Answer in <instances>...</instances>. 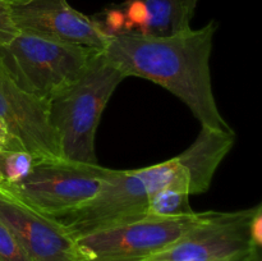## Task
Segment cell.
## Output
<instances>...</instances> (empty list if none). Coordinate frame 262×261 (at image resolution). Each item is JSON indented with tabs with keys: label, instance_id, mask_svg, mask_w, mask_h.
I'll return each mask as SVG.
<instances>
[{
	"label": "cell",
	"instance_id": "8",
	"mask_svg": "<svg viewBox=\"0 0 262 261\" xmlns=\"http://www.w3.org/2000/svg\"><path fill=\"white\" fill-rule=\"evenodd\" d=\"M18 32L102 51L112 36L97 19L74 9L68 0H7Z\"/></svg>",
	"mask_w": 262,
	"mask_h": 261
},
{
	"label": "cell",
	"instance_id": "4",
	"mask_svg": "<svg viewBox=\"0 0 262 261\" xmlns=\"http://www.w3.org/2000/svg\"><path fill=\"white\" fill-rule=\"evenodd\" d=\"M99 50L18 32L0 46V61L23 91L50 102L86 71Z\"/></svg>",
	"mask_w": 262,
	"mask_h": 261
},
{
	"label": "cell",
	"instance_id": "3",
	"mask_svg": "<svg viewBox=\"0 0 262 261\" xmlns=\"http://www.w3.org/2000/svg\"><path fill=\"white\" fill-rule=\"evenodd\" d=\"M124 79L104 51H96L83 74L49 102L64 159L99 164L95 150L97 127L110 97Z\"/></svg>",
	"mask_w": 262,
	"mask_h": 261
},
{
	"label": "cell",
	"instance_id": "7",
	"mask_svg": "<svg viewBox=\"0 0 262 261\" xmlns=\"http://www.w3.org/2000/svg\"><path fill=\"white\" fill-rule=\"evenodd\" d=\"M253 211H214L204 224L141 261H260L248 234Z\"/></svg>",
	"mask_w": 262,
	"mask_h": 261
},
{
	"label": "cell",
	"instance_id": "15",
	"mask_svg": "<svg viewBox=\"0 0 262 261\" xmlns=\"http://www.w3.org/2000/svg\"><path fill=\"white\" fill-rule=\"evenodd\" d=\"M18 33L10 18L7 0H0V46L9 42Z\"/></svg>",
	"mask_w": 262,
	"mask_h": 261
},
{
	"label": "cell",
	"instance_id": "6",
	"mask_svg": "<svg viewBox=\"0 0 262 261\" xmlns=\"http://www.w3.org/2000/svg\"><path fill=\"white\" fill-rule=\"evenodd\" d=\"M214 211L176 217H145L74 238L83 261H141L169 247L211 217Z\"/></svg>",
	"mask_w": 262,
	"mask_h": 261
},
{
	"label": "cell",
	"instance_id": "2",
	"mask_svg": "<svg viewBox=\"0 0 262 261\" xmlns=\"http://www.w3.org/2000/svg\"><path fill=\"white\" fill-rule=\"evenodd\" d=\"M177 184L188 187L186 171L176 158L136 170L113 169L91 200L50 219L74 240L145 219L151 194Z\"/></svg>",
	"mask_w": 262,
	"mask_h": 261
},
{
	"label": "cell",
	"instance_id": "9",
	"mask_svg": "<svg viewBox=\"0 0 262 261\" xmlns=\"http://www.w3.org/2000/svg\"><path fill=\"white\" fill-rule=\"evenodd\" d=\"M0 119L37 160L63 158L49 102L20 90L0 61Z\"/></svg>",
	"mask_w": 262,
	"mask_h": 261
},
{
	"label": "cell",
	"instance_id": "10",
	"mask_svg": "<svg viewBox=\"0 0 262 261\" xmlns=\"http://www.w3.org/2000/svg\"><path fill=\"white\" fill-rule=\"evenodd\" d=\"M0 220L32 261H83L74 240L50 217L0 193Z\"/></svg>",
	"mask_w": 262,
	"mask_h": 261
},
{
	"label": "cell",
	"instance_id": "12",
	"mask_svg": "<svg viewBox=\"0 0 262 261\" xmlns=\"http://www.w3.org/2000/svg\"><path fill=\"white\" fill-rule=\"evenodd\" d=\"M187 186L177 184L161 188L151 194L146 217H176L193 214Z\"/></svg>",
	"mask_w": 262,
	"mask_h": 261
},
{
	"label": "cell",
	"instance_id": "13",
	"mask_svg": "<svg viewBox=\"0 0 262 261\" xmlns=\"http://www.w3.org/2000/svg\"><path fill=\"white\" fill-rule=\"evenodd\" d=\"M36 161L37 159L27 150L0 151V187L19 183L32 171Z\"/></svg>",
	"mask_w": 262,
	"mask_h": 261
},
{
	"label": "cell",
	"instance_id": "17",
	"mask_svg": "<svg viewBox=\"0 0 262 261\" xmlns=\"http://www.w3.org/2000/svg\"><path fill=\"white\" fill-rule=\"evenodd\" d=\"M25 150L22 143L9 132L7 124L0 119V151Z\"/></svg>",
	"mask_w": 262,
	"mask_h": 261
},
{
	"label": "cell",
	"instance_id": "19",
	"mask_svg": "<svg viewBox=\"0 0 262 261\" xmlns=\"http://www.w3.org/2000/svg\"><path fill=\"white\" fill-rule=\"evenodd\" d=\"M0 184H2V176H0Z\"/></svg>",
	"mask_w": 262,
	"mask_h": 261
},
{
	"label": "cell",
	"instance_id": "14",
	"mask_svg": "<svg viewBox=\"0 0 262 261\" xmlns=\"http://www.w3.org/2000/svg\"><path fill=\"white\" fill-rule=\"evenodd\" d=\"M0 261H32L18 238L0 220Z\"/></svg>",
	"mask_w": 262,
	"mask_h": 261
},
{
	"label": "cell",
	"instance_id": "16",
	"mask_svg": "<svg viewBox=\"0 0 262 261\" xmlns=\"http://www.w3.org/2000/svg\"><path fill=\"white\" fill-rule=\"evenodd\" d=\"M248 234H250L251 243L255 247V250L260 252L262 246V204L255 206V211H253L250 227H248Z\"/></svg>",
	"mask_w": 262,
	"mask_h": 261
},
{
	"label": "cell",
	"instance_id": "5",
	"mask_svg": "<svg viewBox=\"0 0 262 261\" xmlns=\"http://www.w3.org/2000/svg\"><path fill=\"white\" fill-rule=\"evenodd\" d=\"M113 169L68 159L36 161L19 183L2 186L0 193L48 217L79 207L91 200Z\"/></svg>",
	"mask_w": 262,
	"mask_h": 261
},
{
	"label": "cell",
	"instance_id": "18",
	"mask_svg": "<svg viewBox=\"0 0 262 261\" xmlns=\"http://www.w3.org/2000/svg\"><path fill=\"white\" fill-rule=\"evenodd\" d=\"M177 3H178V9L182 22H183L186 27H189L199 0H177Z\"/></svg>",
	"mask_w": 262,
	"mask_h": 261
},
{
	"label": "cell",
	"instance_id": "1",
	"mask_svg": "<svg viewBox=\"0 0 262 261\" xmlns=\"http://www.w3.org/2000/svg\"><path fill=\"white\" fill-rule=\"evenodd\" d=\"M216 22L165 36L123 32L113 35L104 49L117 68L128 77H140L164 87L181 99L201 127L232 130L214 96L210 59Z\"/></svg>",
	"mask_w": 262,
	"mask_h": 261
},
{
	"label": "cell",
	"instance_id": "11",
	"mask_svg": "<svg viewBox=\"0 0 262 261\" xmlns=\"http://www.w3.org/2000/svg\"><path fill=\"white\" fill-rule=\"evenodd\" d=\"M235 142L234 130L201 127L199 136L188 148L176 156L186 171L189 193L201 194L209 191L217 168Z\"/></svg>",
	"mask_w": 262,
	"mask_h": 261
}]
</instances>
